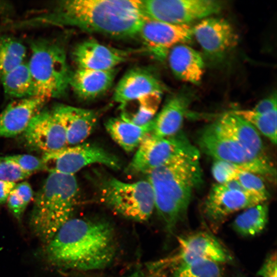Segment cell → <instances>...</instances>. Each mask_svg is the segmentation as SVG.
<instances>
[{"label": "cell", "mask_w": 277, "mask_h": 277, "mask_svg": "<svg viewBox=\"0 0 277 277\" xmlns=\"http://www.w3.org/2000/svg\"><path fill=\"white\" fill-rule=\"evenodd\" d=\"M45 254L52 265L80 271L104 269L117 252L115 231L100 219L71 218L47 243Z\"/></svg>", "instance_id": "6da1fadb"}, {"label": "cell", "mask_w": 277, "mask_h": 277, "mask_svg": "<svg viewBox=\"0 0 277 277\" xmlns=\"http://www.w3.org/2000/svg\"><path fill=\"white\" fill-rule=\"evenodd\" d=\"M148 18L139 0H63L30 25L72 27L116 38L137 36Z\"/></svg>", "instance_id": "7a4b0ae2"}, {"label": "cell", "mask_w": 277, "mask_h": 277, "mask_svg": "<svg viewBox=\"0 0 277 277\" xmlns=\"http://www.w3.org/2000/svg\"><path fill=\"white\" fill-rule=\"evenodd\" d=\"M147 175L153 192L155 209L171 235L185 219L193 192L202 185L199 160H174Z\"/></svg>", "instance_id": "3957f363"}, {"label": "cell", "mask_w": 277, "mask_h": 277, "mask_svg": "<svg viewBox=\"0 0 277 277\" xmlns=\"http://www.w3.org/2000/svg\"><path fill=\"white\" fill-rule=\"evenodd\" d=\"M78 192L74 175L49 173L36 193L29 220L35 235L47 243L72 217Z\"/></svg>", "instance_id": "277c9868"}, {"label": "cell", "mask_w": 277, "mask_h": 277, "mask_svg": "<svg viewBox=\"0 0 277 277\" xmlns=\"http://www.w3.org/2000/svg\"><path fill=\"white\" fill-rule=\"evenodd\" d=\"M30 46L27 64L37 96L48 100L64 96L69 87L72 72L63 46L51 39H38L32 41Z\"/></svg>", "instance_id": "5b68a950"}, {"label": "cell", "mask_w": 277, "mask_h": 277, "mask_svg": "<svg viewBox=\"0 0 277 277\" xmlns=\"http://www.w3.org/2000/svg\"><path fill=\"white\" fill-rule=\"evenodd\" d=\"M95 180L101 201L113 212L137 222L146 221L152 215L154 195L147 180L129 183L100 174Z\"/></svg>", "instance_id": "8992f818"}, {"label": "cell", "mask_w": 277, "mask_h": 277, "mask_svg": "<svg viewBox=\"0 0 277 277\" xmlns=\"http://www.w3.org/2000/svg\"><path fill=\"white\" fill-rule=\"evenodd\" d=\"M199 150L182 131L165 137L150 133L141 142L127 168L130 174H146L179 159L200 160Z\"/></svg>", "instance_id": "52a82bcc"}, {"label": "cell", "mask_w": 277, "mask_h": 277, "mask_svg": "<svg viewBox=\"0 0 277 277\" xmlns=\"http://www.w3.org/2000/svg\"><path fill=\"white\" fill-rule=\"evenodd\" d=\"M200 149L215 160L225 161L240 168L273 181L276 171L272 164L262 162L249 153L215 121L199 132Z\"/></svg>", "instance_id": "ba28073f"}, {"label": "cell", "mask_w": 277, "mask_h": 277, "mask_svg": "<svg viewBox=\"0 0 277 277\" xmlns=\"http://www.w3.org/2000/svg\"><path fill=\"white\" fill-rule=\"evenodd\" d=\"M41 160L44 170L49 173L71 175L92 164L103 165L114 170L119 169L121 164L116 156L101 146L89 143L44 153Z\"/></svg>", "instance_id": "9c48e42d"}, {"label": "cell", "mask_w": 277, "mask_h": 277, "mask_svg": "<svg viewBox=\"0 0 277 277\" xmlns=\"http://www.w3.org/2000/svg\"><path fill=\"white\" fill-rule=\"evenodd\" d=\"M143 11L149 19L175 25H188L211 16L223 8L217 0L142 1Z\"/></svg>", "instance_id": "30bf717a"}, {"label": "cell", "mask_w": 277, "mask_h": 277, "mask_svg": "<svg viewBox=\"0 0 277 277\" xmlns=\"http://www.w3.org/2000/svg\"><path fill=\"white\" fill-rule=\"evenodd\" d=\"M264 202V199L254 193L216 183L206 197L202 210L207 224L215 230L233 213Z\"/></svg>", "instance_id": "8fae6325"}, {"label": "cell", "mask_w": 277, "mask_h": 277, "mask_svg": "<svg viewBox=\"0 0 277 277\" xmlns=\"http://www.w3.org/2000/svg\"><path fill=\"white\" fill-rule=\"evenodd\" d=\"M192 34L205 55L213 62L223 59L236 46L239 38L227 20L212 16L192 27Z\"/></svg>", "instance_id": "7c38bea8"}, {"label": "cell", "mask_w": 277, "mask_h": 277, "mask_svg": "<svg viewBox=\"0 0 277 277\" xmlns=\"http://www.w3.org/2000/svg\"><path fill=\"white\" fill-rule=\"evenodd\" d=\"M137 36L150 53L163 62L172 47L178 44H186L192 40V27L147 18L142 23Z\"/></svg>", "instance_id": "4fadbf2b"}, {"label": "cell", "mask_w": 277, "mask_h": 277, "mask_svg": "<svg viewBox=\"0 0 277 277\" xmlns=\"http://www.w3.org/2000/svg\"><path fill=\"white\" fill-rule=\"evenodd\" d=\"M177 253L167 259L169 263L205 259L223 264L231 263V254L227 248L211 233L197 231L178 238Z\"/></svg>", "instance_id": "5bb4252c"}, {"label": "cell", "mask_w": 277, "mask_h": 277, "mask_svg": "<svg viewBox=\"0 0 277 277\" xmlns=\"http://www.w3.org/2000/svg\"><path fill=\"white\" fill-rule=\"evenodd\" d=\"M22 134L27 146L43 154L68 146L65 130L51 111L38 112Z\"/></svg>", "instance_id": "9a60e30c"}, {"label": "cell", "mask_w": 277, "mask_h": 277, "mask_svg": "<svg viewBox=\"0 0 277 277\" xmlns=\"http://www.w3.org/2000/svg\"><path fill=\"white\" fill-rule=\"evenodd\" d=\"M165 90L155 70L150 67H135L128 70L120 80L113 100L122 105L150 93H163Z\"/></svg>", "instance_id": "2e32d148"}, {"label": "cell", "mask_w": 277, "mask_h": 277, "mask_svg": "<svg viewBox=\"0 0 277 277\" xmlns=\"http://www.w3.org/2000/svg\"><path fill=\"white\" fill-rule=\"evenodd\" d=\"M72 55L77 68L93 70L116 68L128 57L126 51L105 45L93 39L77 44Z\"/></svg>", "instance_id": "e0dca14e"}, {"label": "cell", "mask_w": 277, "mask_h": 277, "mask_svg": "<svg viewBox=\"0 0 277 277\" xmlns=\"http://www.w3.org/2000/svg\"><path fill=\"white\" fill-rule=\"evenodd\" d=\"M48 100L34 96L14 100L8 104L0 113V137H12L22 134Z\"/></svg>", "instance_id": "ac0fdd59"}, {"label": "cell", "mask_w": 277, "mask_h": 277, "mask_svg": "<svg viewBox=\"0 0 277 277\" xmlns=\"http://www.w3.org/2000/svg\"><path fill=\"white\" fill-rule=\"evenodd\" d=\"M51 111L65 130L68 146L84 143L98 121L97 113L87 109L60 104Z\"/></svg>", "instance_id": "d6986e66"}, {"label": "cell", "mask_w": 277, "mask_h": 277, "mask_svg": "<svg viewBox=\"0 0 277 277\" xmlns=\"http://www.w3.org/2000/svg\"><path fill=\"white\" fill-rule=\"evenodd\" d=\"M215 122L253 156L272 164L259 132L250 123L231 111L223 114Z\"/></svg>", "instance_id": "ffe728a7"}, {"label": "cell", "mask_w": 277, "mask_h": 277, "mask_svg": "<svg viewBox=\"0 0 277 277\" xmlns=\"http://www.w3.org/2000/svg\"><path fill=\"white\" fill-rule=\"evenodd\" d=\"M190 93L183 91L170 96L152 120L151 134L159 137L179 132L192 102Z\"/></svg>", "instance_id": "44dd1931"}, {"label": "cell", "mask_w": 277, "mask_h": 277, "mask_svg": "<svg viewBox=\"0 0 277 277\" xmlns=\"http://www.w3.org/2000/svg\"><path fill=\"white\" fill-rule=\"evenodd\" d=\"M170 70L177 79L193 84L201 81L205 70L202 54L186 44L174 46L167 58Z\"/></svg>", "instance_id": "7402d4cb"}, {"label": "cell", "mask_w": 277, "mask_h": 277, "mask_svg": "<svg viewBox=\"0 0 277 277\" xmlns=\"http://www.w3.org/2000/svg\"><path fill=\"white\" fill-rule=\"evenodd\" d=\"M116 73V68L108 70L76 68L71 73L69 87L80 100H93L110 89Z\"/></svg>", "instance_id": "603a6c76"}, {"label": "cell", "mask_w": 277, "mask_h": 277, "mask_svg": "<svg viewBox=\"0 0 277 277\" xmlns=\"http://www.w3.org/2000/svg\"><path fill=\"white\" fill-rule=\"evenodd\" d=\"M105 128L112 139L126 152L136 150L152 129V120L137 125L122 116L112 117L106 122Z\"/></svg>", "instance_id": "cb8c5ba5"}, {"label": "cell", "mask_w": 277, "mask_h": 277, "mask_svg": "<svg viewBox=\"0 0 277 277\" xmlns=\"http://www.w3.org/2000/svg\"><path fill=\"white\" fill-rule=\"evenodd\" d=\"M5 94L14 100L37 96L27 63L24 62L0 77Z\"/></svg>", "instance_id": "d4e9b609"}, {"label": "cell", "mask_w": 277, "mask_h": 277, "mask_svg": "<svg viewBox=\"0 0 277 277\" xmlns=\"http://www.w3.org/2000/svg\"><path fill=\"white\" fill-rule=\"evenodd\" d=\"M268 218V205L264 202L244 209L234 219L232 227L243 237L253 236L264 230Z\"/></svg>", "instance_id": "484cf974"}, {"label": "cell", "mask_w": 277, "mask_h": 277, "mask_svg": "<svg viewBox=\"0 0 277 277\" xmlns=\"http://www.w3.org/2000/svg\"><path fill=\"white\" fill-rule=\"evenodd\" d=\"M172 267L170 277H226L222 264L205 259L168 264Z\"/></svg>", "instance_id": "4316f807"}, {"label": "cell", "mask_w": 277, "mask_h": 277, "mask_svg": "<svg viewBox=\"0 0 277 277\" xmlns=\"http://www.w3.org/2000/svg\"><path fill=\"white\" fill-rule=\"evenodd\" d=\"M162 94V93L154 92L128 102L133 105V110H122L121 115L137 125L149 123L157 113Z\"/></svg>", "instance_id": "83f0119b"}, {"label": "cell", "mask_w": 277, "mask_h": 277, "mask_svg": "<svg viewBox=\"0 0 277 277\" xmlns=\"http://www.w3.org/2000/svg\"><path fill=\"white\" fill-rule=\"evenodd\" d=\"M26 47L17 39L0 35V77L25 62Z\"/></svg>", "instance_id": "f1b7e54d"}, {"label": "cell", "mask_w": 277, "mask_h": 277, "mask_svg": "<svg viewBox=\"0 0 277 277\" xmlns=\"http://www.w3.org/2000/svg\"><path fill=\"white\" fill-rule=\"evenodd\" d=\"M250 123L259 132L275 145L277 132V109L267 113H259L251 110L231 111Z\"/></svg>", "instance_id": "f546056e"}, {"label": "cell", "mask_w": 277, "mask_h": 277, "mask_svg": "<svg viewBox=\"0 0 277 277\" xmlns=\"http://www.w3.org/2000/svg\"><path fill=\"white\" fill-rule=\"evenodd\" d=\"M236 180L248 191L264 199L266 201L269 193L261 176L243 169L238 171Z\"/></svg>", "instance_id": "4dcf8cb0"}, {"label": "cell", "mask_w": 277, "mask_h": 277, "mask_svg": "<svg viewBox=\"0 0 277 277\" xmlns=\"http://www.w3.org/2000/svg\"><path fill=\"white\" fill-rule=\"evenodd\" d=\"M240 169H242L230 163L214 160L211 173L216 183L221 184L235 179Z\"/></svg>", "instance_id": "1f68e13d"}, {"label": "cell", "mask_w": 277, "mask_h": 277, "mask_svg": "<svg viewBox=\"0 0 277 277\" xmlns=\"http://www.w3.org/2000/svg\"><path fill=\"white\" fill-rule=\"evenodd\" d=\"M4 157L22 170L31 174L41 170H44L41 159L32 155L18 154Z\"/></svg>", "instance_id": "d6a6232c"}, {"label": "cell", "mask_w": 277, "mask_h": 277, "mask_svg": "<svg viewBox=\"0 0 277 277\" xmlns=\"http://www.w3.org/2000/svg\"><path fill=\"white\" fill-rule=\"evenodd\" d=\"M31 174L22 170L4 156H0V180L15 183L27 179Z\"/></svg>", "instance_id": "836d02e7"}, {"label": "cell", "mask_w": 277, "mask_h": 277, "mask_svg": "<svg viewBox=\"0 0 277 277\" xmlns=\"http://www.w3.org/2000/svg\"><path fill=\"white\" fill-rule=\"evenodd\" d=\"M6 203L13 216L18 221H21L27 206L16 192L14 188L10 193Z\"/></svg>", "instance_id": "e575fe53"}, {"label": "cell", "mask_w": 277, "mask_h": 277, "mask_svg": "<svg viewBox=\"0 0 277 277\" xmlns=\"http://www.w3.org/2000/svg\"><path fill=\"white\" fill-rule=\"evenodd\" d=\"M276 252L270 253L257 272L260 277H277Z\"/></svg>", "instance_id": "d590c367"}, {"label": "cell", "mask_w": 277, "mask_h": 277, "mask_svg": "<svg viewBox=\"0 0 277 277\" xmlns=\"http://www.w3.org/2000/svg\"><path fill=\"white\" fill-rule=\"evenodd\" d=\"M276 99V94L275 92L271 95L261 100L252 110L261 114L267 113L276 110L277 109Z\"/></svg>", "instance_id": "8d00e7d4"}, {"label": "cell", "mask_w": 277, "mask_h": 277, "mask_svg": "<svg viewBox=\"0 0 277 277\" xmlns=\"http://www.w3.org/2000/svg\"><path fill=\"white\" fill-rule=\"evenodd\" d=\"M14 190L28 206L33 197V191L29 183L22 182L16 184Z\"/></svg>", "instance_id": "74e56055"}, {"label": "cell", "mask_w": 277, "mask_h": 277, "mask_svg": "<svg viewBox=\"0 0 277 277\" xmlns=\"http://www.w3.org/2000/svg\"><path fill=\"white\" fill-rule=\"evenodd\" d=\"M16 184V183L0 180V204L7 202L10 193Z\"/></svg>", "instance_id": "f35d334b"}, {"label": "cell", "mask_w": 277, "mask_h": 277, "mask_svg": "<svg viewBox=\"0 0 277 277\" xmlns=\"http://www.w3.org/2000/svg\"><path fill=\"white\" fill-rule=\"evenodd\" d=\"M236 277H247V276H246L244 275L239 274H238V275L236 276Z\"/></svg>", "instance_id": "ab89813d"}]
</instances>
